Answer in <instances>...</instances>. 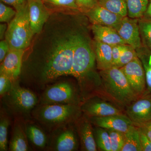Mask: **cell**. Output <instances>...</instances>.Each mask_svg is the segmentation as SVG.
Wrapping results in <instances>:
<instances>
[{
	"label": "cell",
	"instance_id": "cell-1",
	"mask_svg": "<svg viewBox=\"0 0 151 151\" xmlns=\"http://www.w3.org/2000/svg\"><path fill=\"white\" fill-rule=\"evenodd\" d=\"M75 40L76 35L73 34L59 39L49 53L33 66L35 86H43L62 76L70 75Z\"/></svg>",
	"mask_w": 151,
	"mask_h": 151
},
{
	"label": "cell",
	"instance_id": "cell-2",
	"mask_svg": "<svg viewBox=\"0 0 151 151\" xmlns=\"http://www.w3.org/2000/svg\"><path fill=\"white\" fill-rule=\"evenodd\" d=\"M100 73L103 90L117 105L127 108L139 97L121 68L113 66L107 70H100Z\"/></svg>",
	"mask_w": 151,
	"mask_h": 151
},
{
	"label": "cell",
	"instance_id": "cell-3",
	"mask_svg": "<svg viewBox=\"0 0 151 151\" xmlns=\"http://www.w3.org/2000/svg\"><path fill=\"white\" fill-rule=\"evenodd\" d=\"M16 11L15 16L9 23L5 37L10 48L25 50L29 46L34 35L31 27L28 4Z\"/></svg>",
	"mask_w": 151,
	"mask_h": 151
},
{
	"label": "cell",
	"instance_id": "cell-4",
	"mask_svg": "<svg viewBox=\"0 0 151 151\" xmlns=\"http://www.w3.org/2000/svg\"><path fill=\"white\" fill-rule=\"evenodd\" d=\"M80 110L76 104H47L37 109L35 116L45 126L57 127L78 119Z\"/></svg>",
	"mask_w": 151,
	"mask_h": 151
},
{
	"label": "cell",
	"instance_id": "cell-5",
	"mask_svg": "<svg viewBox=\"0 0 151 151\" xmlns=\"http://www.w3.org/2000/svg\"><path fill=\"white\" fill-rule=\"evenodd\" d=\"M95 62V53L89 42L82 36L76 35L70 75L77 78H83L93 68Z\"/></svg>",
	"mask_w": 151,
	"mask_h": 151
},
{
	"label": "cell",
	"instance_id": "cell-6",
	"mask_svg": "<svg viewBox=\"0 0 151 151\" xmlns=\"http://www.w3.org/2000/svg\"><path fill=\"white\" fill-rule=\"evenodd\" d=\"M41 103L47 104H76L77 97L74 87L70 83L62 82L50 86L42 96Z\"/></svg>",
	"mask_w": 151,
	"mask_h": 151
},
{
	"label": "cell",
	"instance_id": "cell-7",
	"mask_svg": "<svg viewBox=\"0 0 151 151\" xmlns=\"http://www.w3.org/2000/svg\"><path fill=\"white\" fill-rule=\"evenodd\" d=\"M6 102L10 108L20 113L29 112L37 103V98L32 92L13 84L9 92L6 93Z\"/></svg>",
	"mask_w": 151,
	"mask_h": 151
},
{
	"label": "cell",
	"instance_id": "cell-8",
	"mask_svg": "<svg viewBox=\"0 0 151 151\" xmlns=\"http://www.w3.org/2000/svg\"><path fill=\"white\" fill-rule=\"evenodd\" d=\"M120 68L138 96L141 97L145 95L146 91L145 74L142 63L138 57Z\"/></svg>",
	"mask_w": 151,
	"mask_h": 151
},
{
	"label": "cell",
	"instance_id": "cell-9",
	"mask_svg": "<svg viewBox=\"0 0 151 151\" xmlns=\"http://www.w3.org/2000/svg\"><path fill=\"white\" fill-rule=\"evenodd\" d=\"M126 113L136 127L151 122V96L143 95L139 97L126 108Z\"/></svg>",
	"mask_w": 151,
	"mask_h": 151
},
{
	"label": "cell",
	"instance_id": "cell-10",
	"mask_svg": "<svg viewBox=\"0 0 151 151\" xmlns=\"http://www.w3.org/2000/svg\"><path fill=\"white\" fill-rule=\"evenodd\" d=\"M139 19L124 17L113 28L119 33L127 44L131 45L135 49L143 46L139 28Z\"/></svg>",
	"mask_w": 151,
	"mask_h": 151
},
{
	"label": "cell",
	"instance_id": "cell-11",
	"mask_svg": "<svg viewBox=\"0 0 151 151\" xmlns=\"http://www.w3.org/2000/svg\"><path fill=\"white\" fill-rule=\"evenodd\" d=\"M90 122L97 127L107 130H114L125 133L134 124L127 115L124 114L102 117H91Z\"/></svg>",
	"mask_w": 151,
	"mask_h": 151
},
{
	"label": "cell",
	"instance_id": "cell-12",
	"mask_svg": "<svg viewBox=\"0 0 151 151\" xmlns=\"http://www.w3.org/2000/svg\"><path fill=\"white\" fill-rule=\"evenodd\" d=\"M24 50L10 48L0 67V73H4L13 81L22 72V58Z\"/></svg>",
	"mask_w": 151,
	"mask_h": 151
},
{
	"label": "cell",
	"instance_id": "cell-13",
	"mask_svg": "<svg viewBox=\"0 0 151 151\" xmlns=\"http://www.w3.org/2000/svg\"><path fill=\"white\" fill-rule=\"evenodd\" d=\"M43 2L42 0H28V1L31 27L34 34L41 32L49 15Z\"/></svg>",
	"mask_w": 151,
	"mask_h": 151
},
{
	"label": "cell",
	"instance_id": "cell-14",
	"mask_svg": "<svg viewBox=\"0 0 151 151\" xmlns=\"http://www.w3.org/2000/svg\"><path fill=\"white\" fill-rule=\"evenodd\" d=\"M81 110L90 118L106 117L123 114L122 111L116 106L100 99L88 101L82 106Z\"/></svg>",
	"mask_w": 151,
	"mask_h": 151
},
{
	"label": "cell",
	"instance_id": "cell-15",
	"mask_svg": "<svg viewBox=\"0 0 151 151\" xmlns=\"http://www.w3.org/2000/svg\"><path fill=\"white\" fill-rule=\"evenodd\" d=\"M86 14L93 24L106 26L113 28L118 24L124 18L98 4Z\"/></svg>",
	"mask_w": 151,
	"mask_h": 151
},
{
	"label": "cell",
	"instance_id": "cell-16",
	"mask_svg": "<svg viewBox=\"0 0 151 151\" xmlns=\"http://www.w3.org/2000/svg\"><path fill=\"white\" fill-rule=\"evenodd\" d=\"M91 123L86 118L83 117L78 119L76 123V128L83 150L97 151L94 131Z\"/></svg>",
	"mask_w": 151,
	"mask_h": 151
},
{
	"label": "cell",
	"instance_id": "cell-17",
	"mask_svg": "<svg viewBox=\"0 0 151 151\" xmlns=\"http://www.w3.org/2000/svg\"><path fill=\"white\" fill-rule=\"evenodd\" d=\"M92 32L96 41L107 44L111 46L127 44L115 29L110 27L93 24Z\"/></svg>",
	"mask_w": 151,
	"mask_h": 151
},
{
	"label": "cell",
	"instance_id": "cell-18",
	"mask_svg": "<svg viewBox=\"0 0 151 151\" xmlns=\"http://www.w3.org/2000/svg\"><path fill=\"white\" fill-rule=\"evenodd\" d=\"M94 52L97 67L99 70H107L113 67L111 45L95 41Z\"/></svg>",
	"mask_w": 151,
	"mask_h": 151
},
{
	"label": "cell",
	"instance_id": "cell-19",
	"mask_svg": "<svg viewBox=\"0 0 151 151\" xmlns=\"http://www.w3.org/2000/svg\"><path fill=\"white\" fill-rule=\"evenodd\" d=\"M78 147V142L75 133L70 129L62 131L58 136L55 143V150L72 151Z\"/></svg>",
	"mask_w": 151,
	"mask_h": 151
},
{
	"label": "cell",
	"instance_id": "cell-20",
	"mask_svg": "<svg viewBox=\"0 0 151 151\" xmlns=\"http://www.w3.org/2000/svg\"><path fill=\"white\" fill-rule=\"evenodd\" d=\"M136 51L142 63L145 74L146 91L144 95L151 97V50L143 45L137 49Z\"/></svg>",
	"mask_w": 151,
	"mask_h": 151
},
{
	"label": "cell",
	"instance_id": "cell-21",
	"mask_svg": "<svg viewBox=\"0 0 151 151\" xmlns=\"http://www.w3.org/2000/svg\"><path fill=\"white\" fill-rule=\"evenodd\" d=\"M27 136L21 126L15 125L12 137L9 144V150L12 151L29 150Z\"/></svg>",
	"mask_w": 151,
	"mask_h": 151
},
{
	"label": "cell",
	"instance_id": "cell-22",
	"mask_svg": "<svg viewBox=\"0 0 151 151\" xmlns=\"http://www.w3.org/2000/svg\"><path fill=\"white\" fill-rule=\"evenodd\" d=\"M124 135L125 142L122 151H142L138 127L133 125Z\"/></svg>",
	"mask_w": 151,
	"mask_h": 151
},
{
	"label": "cell",
	"instance_id": "cell-23",
	"mask_svg": "<svg viewBox=\"0 0 151 151\" xmlns=\"http://www.w3.org/2000/svg\"><path fill=\"white\" fill-rule=\"evenodd\" d=\"M26 134L28 139L35 147L43 148L46 145L47 137L43 131L33 124H28L26 127Z\"/></svg>",
	"mask_w": 151,
	"mask_h": 151
},
{
	"label": "cell",
	"instance_id": "cell-24",
	"mask_svg": "<svg viewBox=\"0 0 151 151\" xmlns=\"http://www.w3.org/2000/svg\"><path fill=\"white\" fill-rule=\"evenodd\" d=\"M127 5L128 17L132 18L142 17L145 12L149 0H125Z\"/></svg>",
	"mask_w": 151,
	"mask_h": 151
},
{
	"label": "cell",
	"instance_id": "cell-25",
	"mask_svg": "<svg viewBox=\"0 0 151 151\" xmlns=\"http://www.w3.org/2000/svg\"><path fill=\"white\" fill-rule=\"evenodd\" d=\"M98 4L123 17L128 16L125 0H98Z\"/></svg>",
	"mask_w": 151,
	"mask_h": 151
},
{
	"label": "cell",
	"instance_id": "cell-26",
	"mask_svg": "<svg viewBox=\"0 0 151 151\" xmlns=\"http://www.w3.org/2000/svg\"><path fill=\"white\" fill-rule=\"evenodd\" d=\"M93 131L97 147L101 151H111L110 136L108 130L97 127Z\"/></svg>",
	"mask_w": 151,
	"mask_h": 151
},
{
	"label": "cell",
	"instance_id": "cell-27",
	"mask_svg": "<svg viewBox=\"0 0 151 151\" xmlns=\"http://www.w3.org/2000/svg\"><path fill=\"white\" fill-rule=\"evenodd\" d=\"M138 23L142 45L151 50V21L142 17Z\"/></svg>",
	"mask_w": 151,
	"mask_h": 151
},
{
	"label": "cell",
	"instance_id": "cell-28",
	"mask_svg": "<svg viewBox=\"0 0 151 151\" xmlns=\"http://www.w3.org/2000/svg\"><path fill=\"white\" fill-rule=\"evenodd\" d=\"M107 130L110 136L111 151H122L125 142L124 133L116 130Z\"/></svg>",
	"mask_w": 151,
	"mask_h": 151
},
{
	"label": "cell",
	"instance_id": "cell-29",
	"mask_svg": "<svg viewBox=\"0 0 151 151\" xmlns=\"http://www.w3.org/2000/svg\"><path fill=\"white\" fill-rule=\"evenodd\" d=\"M136 50L129 45H125L117 65L115 67L121 68L137 57Z\"/></svg>",
	"mask_w": 151,
	"mask_h": 151
},
{
	"label": "cell",
	"instance_id": "cell-30",
	"mask_svg": "<svg viewBox=\"0 0 151 151\" xmlns=\"http://www.w3.org/2000/svg\"><path fill=\"white\" fill-rule=\"evenodd\" d=\"M10 122L7 117L1 116L0 121V151H6L8 149V130Z\"/></svg>",
	"mask_w": 151,
	"mask_h": 151
},
{
	"label": "cell",
	"instance_id": "cell-31",
	"mask_svg": "<svg viewBox=\"0 0 151 151\" xmlns=\"http://www.w3.org/2000/svg\"><path fill=\"white\" fill-rule=\"evenodd\" d=\"M5 4L0 3V22L9 23L15 16L17 11Z\"/></svg>",
	"mask_w": 151,
	"mask_h": 151
},
{
	"label": "cell",
	"instance_id": "cell-32",
	"mask_svg": "<svg viewBox=\"0 0 151 151\" xmlns=\"http://www.w3.org/2000/svg\"><path fill=\"white\" fill-rule=\"evenodd\" d=\"M14 81L4 73H0V94L4 95L10 91L12 87V82Z\"/></svg>",
	"mask_w": 151,
	"mask_h": 151
},
{
	"label": "cell",
	"instance_id": "cell-33",
	"mask_svg": "<svg viewBox=\"0 0 151 151\" xmlns=\"http://www.w3.org/2000/svg\"><path fill=\"white\" fill-rule=\"evenodd\" d=\"M78 10L85 14L98 4V0H76Z\"/></svg>",
	"mask_w": 151,
	"mask_h": 151
},
{
	"label": "cell",
	"instance_id": "cell-34",
	"mask_svg": "<svg viewBox=\"0 0 151 151\" xmlns=\"http://www.w3.org/2000/svg\"><path fill=\"white\" fill-rule=\"evenodd\" d=\"M42 1L58 6L65 7L78 10L76 0H42Z\"/></svg>",
	"mask_w": 151,
	"mask_h": 151
},
{
	"label": "cell",
	"instance_id": "cell-35",
	"mask_svg": "<svg viewBox=\"0 0 151 151\" xmlns=\"http://www.w3.org/2000/svg\"><path fill=\"white\" fill-rule=\"evenodd\" d=\"M125 45H118L112 46V59L113 66H116L120 59L122 51L125 47Z\"/></svg>",
	"mask_w": 151,
	"mask_h": 151
},
{
	"label": "cell",
	"instance_id": "cell-36",
	"mask_svg": "<svg viewBox=\"0 0 151 151\" xmlns=\"http://www.w3.org/2000/svg\"><path fill=\"white\" fill-rule=\"evenodd\" d=\"M138 128L139 132L140 141L142 151H151V141L142 130L139 127H138Z\"/></svg>",
	"mask_w": 151,
	"mask_h": 151
},
{
	"label": "cell",
	"instance_id": "cell-37",
	"mask_svg": "<svg viewBox=\"0 0 151 151\" xmlns=\"http://www.w3.org/2000/svg\"><path fill=\"white\" fill-rule=\"evenodd\" d=\"M10 47L6 40H2L0 42V61L1 63L5 58L6 55L9 50Z\"/></svg>",
	"mask_w": 151,
	"mask_h": 151
},
{
	"label": "cell",
	"instance_id": "cell-38",
	"mask_svg": "<svg viewBox=\"0 0 151 151\" xmlns=\"http://www.w3.org/2000/svg\"><path fill=\"white\" fill-rule=\"evenodd\" d=\"M28 0H1V2L13 6L16 10L27 4Z\"/></svg>",
	"mask_w": 151,
	"mask_h": 151
},
{
	"label": "cell",
	"instance_id": "cell-39",
	"mask_svg": "<svg viewBox=\"0 0 151 151\" xmlns=\"http://www.w3.org/2000/svg\"><path fill=\"white\" fill-rule=\"evenodd\" d=\"M151 141V121L139 127Z\"/></svg>",
	"mask_w": 151,
	"mask_h": 151
},
{
	"label": "cell",
	"instance_id": "cell-40",
	"mask_svg": "<svg viewBox=\"0 0 151 151\" xmlns=\"http://www.w3.org/2000/svg\"><path fill=\"white\" fill-rule=\"evenodd\" d=\"M142 17L151 21V0H149L148 5Z\"/></svg>",
	"mask_w": 151,
	"mask_h": 151
},
{
	"label": "cell",
	"instance_id": "cell-41",
	"mask_svg": "<svg viewBox=\"0 0 151 151\" xmlns=\"http://www.w3.org/2000/svg\"><path fill=\"white\" fill-rule=\"evenodd\" d=\"M8 27L6 24L0 25V39L3 40L4 38L5 37L6 32L7 29Z\"/></svg>",
	"mask_w": 151,
	"mask_h": 151
}]
</instances>
